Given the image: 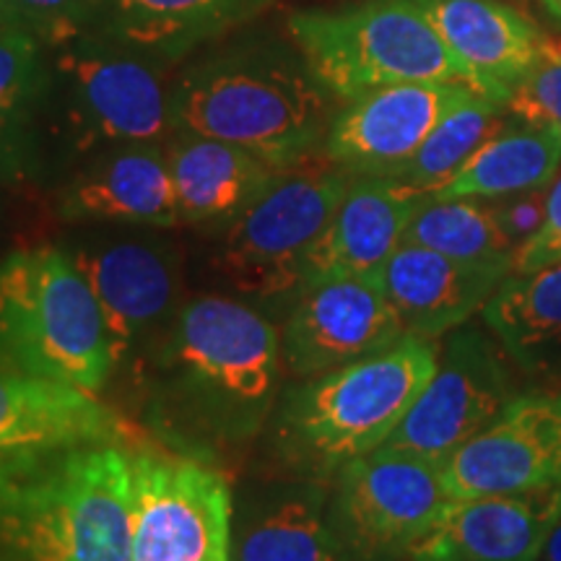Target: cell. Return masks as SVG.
<instances>
[{
  "label": "cell",
  "mask_w": 561,
  "mask_h": 561,
  "mask_svg": "<svg viewBox=\"0 0 561 561\" xmlns=\"http://www.w3.org/2000/svg\"><path fill=\"white\" fill-rule=\"evenodd\" d=\"M133 453L60 447L0 471V543L24 561H133Z\"/></svg>",
  "instance_id": "6da1fadb"
},
{
  "label": "cell",
  "mask_w": 561,
  "mask_h": 561,
  "mask_svg": "<svg viewBox=\"0 0 561 561\" xmlns=\"http://www.w3.org/2000/svg\"><path fill=\"white\" fill-rule=\"evenodd\" d=\"M0 364L91 396L107 385V328L73 255L34 248L0 261Z\"/></svg>",
  "instance_id": "7a4b0ae2"
},
{
  "label": "cell",
  "mask_w": 561,
  "mask_h": 561,
  "mask_svg": "<svg viewBox=\"0 0 561 561\" xmlns=\"http://www.w3.org/2000/svg\"><path fill=\"white\" fill-rule=\"evenodd\" d=\"M312 73L271 58L214 60L172 94L174 130L242 146L271 164L314 157L325 136V100Z\"/></svg>",
  "instance_id": "3957f363"
},
{
  "label": "cell",
  "mask_w": 561,
  "mask_h": 561,
  "mask_svg": "<svg viewBox=\"0 0 561 561\" xmlns=\"http://www.w3.org/2000/svg\"><path fill=\"white\" fill-rule=\"evenodd\" d=\"M289 32L322 89L354 102L398 83L455 81L471 76L447 50L416 0H359L335 11H297Z\"/></svg>",
  "instance_id": "277c9868"
},
{
  "label": "cell",
  "mask_w": 561,
  "mask_h": 561,
  "mask_svg": "<svg viewBox=\"0 0 561 561\" xmlns=\"http://www.w3.org/2000/svg\"><path fill=\"white\" fill-rule=\"evenodd\" d=\"M437 364V341L405 335L380 354L318 375L289 398L286 442L325 471L380 450L430 385Z\"/></svg>",
  "instance_id": "5b68a950"
},
{
  "label": "cell",
  "mask_w": 561,
  "mask_h": 561,
  "mask_svg": "<svg viewBox=\"0 0 561 561\" xmlns=\"http://www.w3.org/2000/svg\"><path fill=\"white\" fill-rule=\"evenodd\" d=\"M354 174L335 161L307 157L280 170L231 216L219 252L224 278L237 291L276 297L301 286L307 257L331 224Z\"/></svg>",
  "instance_id": "8992f818"
},
{
  "label": "cell",
  "mask_w": 561,
  "mask_h": 561,
  "mask_svg": "<svg viewBox=\"0 0 561 561\" xmlns=\"http://www.w3.org/2000/svg\"><path fill=\"white\" fill-rule=\"evenodd\" d=\"M453 500L439 468L375 450L339 468L328 525L343 561L409 559Z\"/></svg>",
  "instance_id": "52a82bcc"
},
{
  "label": "cell",
  "mask_w": 561,
  "mask_h": 561,
  "mask_svg": "<svg viewBox=\"0 0 561 561\" xmlns=\"http://www.w3.org/2000/svg\"><path fill=\"white\" fill-rule=\"evenodd\" d=\"M515 369L494 335L473 328L453 333L430 385L380 450L442 468L520 396Z\"/></svg>",
  "instance_id": "ba28073f"
},
{
  "label": "cell",
  "mask_w": 561,
  "mask_h": 561,
  "mask_svg": "<svg viewBox=\"0 0 561 561\" xmlns=\"http://www.w3.org/2000/svg\"><path fill=\"white\" fill-rule=\"evenodd\" d=\"M133 561H231V489L208 462L133 453Z\"/></svg>",
  "instance_id": "9c48e42d"
},
{
  "label": "cell",
  "mask_w": 561,
  "mask_h": 561,
  "mask_svg": "<svg viewBox=\"0 0 561 561\" xmlns=\"http://www.w3.org/2000/svg\"><path fill=\"white\" fill-rule=\"evenodd\" d=\"M170 359L203 398L244 421L271 403L280 339L263 314L242 301L201 297L180 312Z\"/></svg>",
  "instance_id": "30bf717a"
},
{
  "label": "cell",
  "mask_w": 561,
  "mask_h": 561,
  "mask_svg": "<svg viewBox=\"0 0 561 561\" xmlns=\"http://www.w3.org/2000/svg\"><path fill=\"white\" fill-rule=\"evenodd\" d=\"M450 500L561 483V388L528 390L439 468Z\"/></svg>",
  "instance_id": "8fae6325"
},
{
  "label": "cell",
  "mask_w": 561,
  "mask_h": 561,
  "mask_svg": "<svg viewBox=\"0 0 561 561\" xmlns=\"http://www.w3.org/2000/svg\"><path fill=\"white\" fill-rule=\"evenodd\" d=\"M405 339L380 278H322L301 286L284 328V359L301 377H318L367 359Z\"/></svg>",
  "instance_id": "7c38bea8"
},
{
  "label": "cell",
  "mask_w": 561,
  "mask_h": 561,
  "mask_svg": "<svg viewBox=\"0 0 561 561\" xmlns=\"http://www.w3.org/2000/svg\"><path fill=\"white\" fill-rule=\"evenodd\" d=\"M471 94L476 89L455 81L398 83L364 94L328 128V159L354 178H392Z\"/></svg>",
  "instance_id": "4fadbf2b"
},
{
  "label": "cell",
  "mask_w": 561,
  "mask_h": 561,
  "mask_svg": "<svg viewBox=\"0 0 561 561\" xmlns=\"http://www.w3.org/2000/svg\"><path fill=\"white\" fill-rule=\"evenodd\" d=\"M70 89V121L81 146L153 144L174 130L172 94L136 58L104 50H68L60 58Z\"/></svg>",
  "instance_id": "5bb4252c"
},
{
  "label": "cell",
  "mask_w": 561,
  "mask_h": 561,
  "mask_svg": "<svg viewBox=\"0 0 561 561\" xmlns=\"http://www.w3.org/2000/svg\"><path fill=\"white\" fill-rule=\"evenodd\" d=\"M561 517V483L525 494L453 500L409 561H541Z\"/></svg>",
  "instance_id": "9a60e30c"
},
{
  "label": "cell",
  "mask_w": 561,
  "mask_h": 561,
  "mask_svg": "<svg viewBox=\"0 0 561 561\" xmlns=\"http://www.w3.org/2000/svg\"><path fill=\"white\" fill-rule=\"evenodd\" d=\"M130 434V426L91 392L0 364V471L60 447L123 442Z\"/></svg>",
  "instance_id": "2e32d148"
},
{
  "label": "cell",
  "mask_w": 561,
  "mask_h": 561,
  "mask_svg": "<svg viewBox=\"0 0 561 561\" xmlns=\"http://www.w3.org/2000/svg\"><path fill=\"white\" fill-rule=\"evenodd\" d=\"M430 193L392 178H354L305 265L301 286L322 278H380Z\"/></svg>",
  "instance_id": "e0dca14e"
},
{
  "label": "cell",
  "mask_w": 561,
  "mask_h": 561,
  "mask_svg": "<svg viewBox=\"0 0 561 561\" xmlns=\"http://www.w3.org/2000/svg\"><path fill=\"white\" fill-rule=\"evenodd\" d=\"M510 273L494 265L453 261L442 252L403 242L392 252L380 280L405 335L437 341L483 310Z\"/></svg>",
  "instance_id": "ac0fdd59"
},
{
  "label": "cell",
  "mask_w": 561,
  "mask_h": 561,
  "mask_svg": "<svg viewBox=\"0 0 561 561\" xmlns=\"http://www.w3.org/2000/svg\"><path fill=\"white\" fill-rule=\"evenodd\" d=\"M479 94L507 104L515 83L541 58L546 39L500 0H416Z\"/></svg>",
  "instance_id": "d6986e66"
},
{
  "label": "cell",
  "mask_w": 561,
  "mask_h": 561,
  "mask_svg": "<svg viewBox=\"0 0 561 561\" xmlns=\"http://www.w3.org/2000/svg\"><path fill=\"white\" fill-rule=\"evenodd\" d=\"M87 276L107 328L112 362H123L140 335L172 310L174 276L159 250L140 242L73 252Z\"/></svg>",
  "instance_id": "ffe728a7"
},
{
  "label": "cell",
  "mask_w": 561,
  "mask_h": 561,
  "mask_svg": "<svg viewBox=\"0 0 561 561\" xmlns=\"http://www.w3.org/2000/svg\"><path fill=\"white\" fill-rule=\"evenodd\" d=\"M60 214L68 221H125L149 227L182 224L167 157L149 149V144L110 153L79 174L62 195Z\"/></svg>",
  "instance_id": "44dd1931"
},
{
  "label": "cell",
  "mask_w": 561,
  "mask_h": 561,
  "mask_svg": "<svg viewBox=\"0 0 561 561\" xmlns=\"http://www.w3.org/2000/svg\"><path fill=\"white\" fill-rule=\"evenodd\" d=\"M164 157L182 224L231 219L286 170L242 146L182 130Z\"/></svg>",
  "instance_id": "7402d4cb"
},
{
  "label": "cell",
  "mask_w": 561,
  "mask_h": 561,
  "mask_svg": "<svg viewBox=\"0 0 561 561\" xmlns=\"http://www.w3.org/2000/svg\"><path fill=\"white\" fill-rule=\"evenodd\" d=\"M483 322L517 369L530 377H561V263L510 273L483 307Z\"/></svg>",
  "instance_id": "603a6c76"
},
{
  "label": "cell",
  "mask_w": 561,
  "mask_h": 561,
  "mask_svg": "<svg viewBox=\"0 0 561 561\" xmlns=\"http://www.w3.org/2000/svg\"><path fill=\"white\" fill-rule=\"evenodd\" d=\"M561 167V128L551 123L502 125L460 172L430 193L437 201L479 198L543 191L557 180Z\"/></svg>",
  "instance_id": "cb8c5ba5"
},
{
  "label": "cell",
  "mask_w": 561,
  "mask_h": 561,
  "mask_svg": "<svg viewBox=\"0 0 561 561\" xmlns=\"http://www.w3.org/2000/svg\"><path fill=\"white\" fill-rule=\"evenodd\" d=\"M265 0H104L112 26L125 39L180 53L208 34L242 21Z\"/></svg>",
  "instance_id": "d4e9b609"
},
{
  "label": "cell",
  "mask_w": 561,
  "mask_h": 561,
  "mask_svg": "<svg viewBox=\"0 0 561 561\" xmlns=\"http://www.w3.org/2000/svg\"><path fill=\"white\" fill-rule=\"evenodd\" d=\"M403 242L421 244L460 263L510 271L517 255V244L502 229L494 208L483 206L479 198L437 201L430 195L405 229Z\"/></svg>",
  "instance_id": "484cf974"
},
{
  "label": "cell",
  "mask_w": 561,
  "mask_h": 561,
  "mask_svg": "<svg viewBox=\"0 0 561 561\" xmlns=\"http://www.w3.org/2000/svg\"><path fill=\"white\" fill-rule=\"evenodd\" d=\"M504 110H507L504 102L476 91L442 117L430 138L401 170L392 174V180H401L424 193H434L455 178L460 167L502 128Z\"/></svg>",
  "instance_id": "4316f807"
},
{
  "label": "cell",
  "mask_w": 561,
  "mask_h": 561,
  "mask_svg": "<svg viewBox=\"0 0 561 561\" xmlns=\"http://www.w3.org/2000/svg\"><path fill=\"white\" fill-rule=\"evenodd\" d=\"M231 561H343L328 517L310 496H291L244 533Z\"/></svg>",
  "instance_id": "83f0119b"
},
{
  "label": "cell",
  "mask_w": 561,
  "mask_h": 561,
  "mask_svg": "<svg viewBox=\"0 0 561 561\" xmlns=\"http://www.w3.org/2000/svg\"><path fill=\"white\" fill-rule=\"evenodd\" d=\"M507 110L525 123H551L561 128V47L551 39L541 58L515 83Z\"/></svg>",
  "instance_id": "f1b7e54d"
},
{
  "label": "cell",
  "mask_w": 561,
  "mask_h": 561,
  "mask_svg": "<svg viewBox=\"0 0 561 561\" xmlns=\"http://www.w3.org/2000/svg\"><path fill=\"white\" fill-rule=\"evenodd\" d=\"M39 37L26 26L0 30V133L9 128L21 102L30 94L39 62Z\"/></svg>",
  "instance_id": "f546056e"
},
{
  "label": "cell",
  "mask_w": 561,
  "mask_h": 561,
  "mask_svg": "<svg viewBox=\"0 0 561 561\" xmlns=\"http://www.w3.org/2000/svg\"><path fill=\"white\" fill-rule=\"evenodd\" d=\"M19 24L39 39L68 45L104 11V0H9Z\"/></svg>",
  "instance_id": "4dcf8cb0"
},
{
  "label": "cell",
  "mask_w": 561,
  "mask_h": 561,
  "mask_svg": "<svg viewBox=\"0 0 561 561\" xmlns=\"http://www.w3.org/2000/svg\"><path fill=\"white\" fill-rule=\"evenodd\" d=\"M561 263V174L549 185L546 219L528 242L517 248L512 273H533Z\"/></svg>",
  "instance_id": "1f68e13d"
},
{
  "label": "cell",
  "mask_w": 561,
  "mask_h": 561,
  "mask_svg": "<svg viewBox=\"0 0 561 561\" xmlns=\"http://www.w3.org/2000/svg\"><path fill=\"white\" fill-rule=\"evenodd\" d=\"M546 198H549V187L543 191H530V193H517L507 195V198H496L494 208L496 219H500L502 229L507 231L512 242L520 248L541 229L546 219Z\"/></svg>",
  "instance_id": "d6a6232c"
},
{
  "label": "cell",
  "mask_w": 561,
  "mask_h": 561,
  "mask_svg": "<svg viewBox=\"0 0 561 561\" xmlns=\"http://www.w3.org/2000/svg\"><path fill=\"white\" fill-rule=\"evenodd\" d=\"M541 561H561V517L557 520V525H553L549 541H546Z\"/></svg>",
  "instance_id": "836d02e7"
},
{
  "label": "cell",
  "mask_w": 561,
  "mask_h": 561,
  "mask_svg": "<svg viewBox=\"0 0 561 561\" xmlns=\"http://www.w3.org/2000/svg\"><path fill=\"white\" fill-rule=\"evenodd\" d=\"M16 24H19V19H16V13H13L9 0H0V30H5V26H16Z\"/></svg>",
  "instance_id": "e575fe53"
},
{
  "label": "cell",
  "mask_w": 561,
  "mask_h": 561,
  "mask_svg": "<svg viewBox=\"0 0 561 561\" xmlns=\"http://www.w3.org/2000/svg\"><path fill=\"white\" fill-rule=\"evenodd\" d=\"M543 3H546V5H549V9H551V13H553V16H557V19L561 21V0H543Z\"/></svg>",
  "instance_id": "d590c367"
},
{
  "label": "cell",
  "mask_w": 561,
  "mask_h": 561,
  "mask_svg": "<svg viewBox=\"0 0 561 561\" xmlns=\"http://www.w3.org/2000/svg\"><path fill=\"white\" fill-rule=\"evenodd\" d=\"M0 561H24V559L13 557V553H9V551H0Z\"/></svg>",
  "instance_id": "8d00e7d4"
}]
</instances>
